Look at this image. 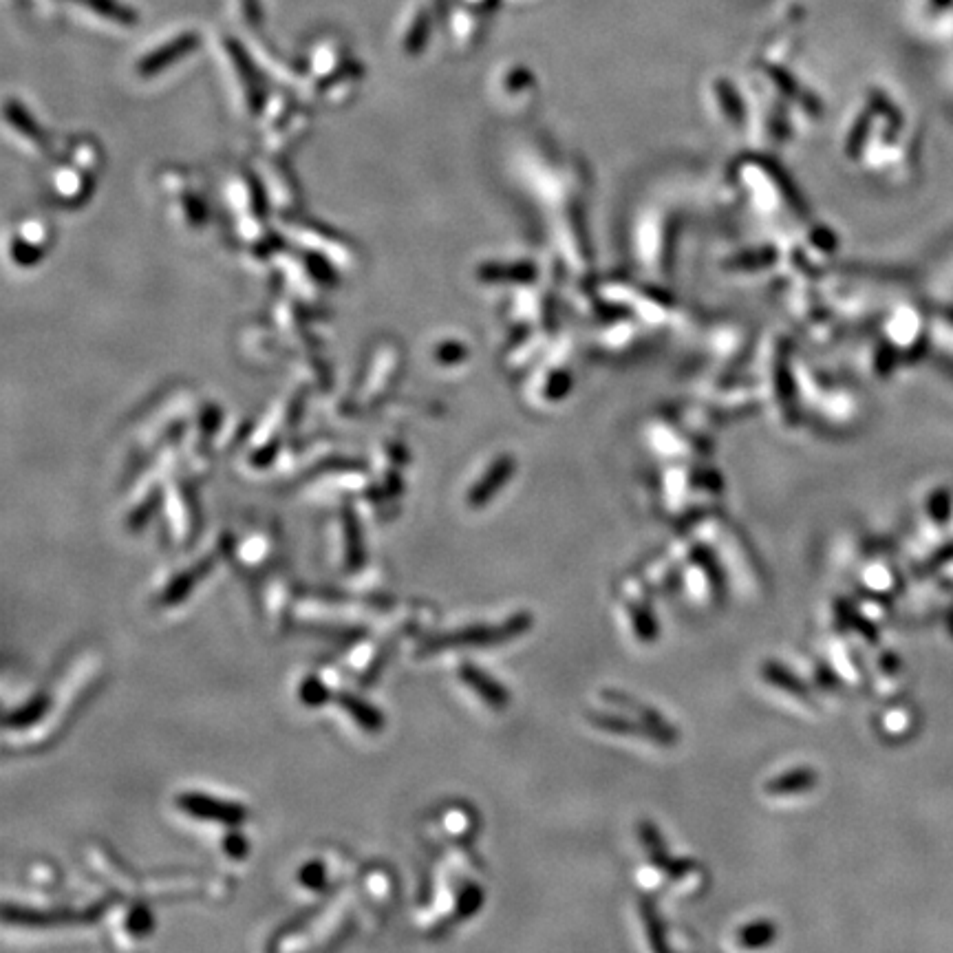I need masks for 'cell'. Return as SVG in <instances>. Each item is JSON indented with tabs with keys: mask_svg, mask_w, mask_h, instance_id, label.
I'll use <instances>...</instances> for the list:
<instances>
[{
	"mask_svg": "<svg viewBox=\"0 0 953 953\" xmlns=\"http://www.w3.org/2000/svg\"><path fill=\"white\" fill-rule=\"evenodd\" d=\"M634 625H636L642 640H656V620L651 618L649 612H640V609H636Z\"/></svg>",
	"mask_w": 953,
	"mask_h": 953,
	"instance_id": "obj_20",
	"label": "cell"
},
{
	"mask_svg": "<svg viewBox=\"0 0 953 953\" xmlns=\"http://www.w3.org/2000/svg\"><path fill=\"white\" fill-rule=\"evenodd\" d=\"M177 806L190 817L223 823V826H232V828L241 826V823L248 819V810L239 806V803L212 799V797L201 795V792H184V795L177 797Z\"/></svg>",
	"mask_w": 953,
	"mask_h": 953,
	"instance_id": "obj_2",
	"label": "cell"
},
{
	"mask_svg": "<svg viewBox=\"0 0 953 953\" xmlns=\"http://www.w3.org/2000/svg\"><path fill=\"white\" fill-rule=\"evenodd\" d=\"M243 9H245V16H248L252 23H259V0H243Z\"/></svg>",
	"mask_w": 953,
	"mask_h": 953,
	"instance_id": "obj_23",
	"label": "cell"
},
{
	"mask_svg": "<svg viewBox=\"0 0 953 953\" xmlns=\"http://www.w3.org/2000/svg\"><path fill=\"white\" fill-rule=\"evenodd\" d=\"M223 848H226V854H230L232 859H243L248 854V841H245L239 832H230L226 841H223Z\"/></svg>",
	"mask_w": 953,
	"mask_h": 953,
	"instance_id": "obj_21",
	"label": "cell"
},
{
	"mask_svg": "<svg viewBox=\"0 0 953 953\" xmlns=\"http://www.w3.org/2000/svg\"><path fill=\"white\" fill-rule=\"evenodd\" d=\"M775 936H777V927L773 923H768V920H757V923H751L744 929H740L737 940H740V945L746 949H757V947L770 945V942L775 940Z\"/></svg>",
	"mask_w": 953,
	"mask_h": 953,
	"instance_id": "obj_14",
	"label": "cell"
},
{
	"mask_svg": "<svg viewBox=\"0 0 953 953\" xmlns=\"http://www.w3.org/2000/svg\"><path fill=\"white\" fill-rule=\"evenodd\" d=\"M532 627V616L530 614H517L510 620H506L503 625L490 627V625H473L459 631H451V634L444 636H435L431 640H426L420 647V653H435L439 649H451V647H484V645H499V642H508L512 638H517Z\"/></svg>",
	"mask_w": 953,
	"mask_h": 953,
	"instance_id": "obj_1",
	"label": "cell"
},
{
	"mask_svg": "<svg viewBox=\"0 0 953 953\" xmlns=\"http://www.w3.org/2000/svg\"><path fill=\"white\" fill-rule=\"evenodd\" d=\"M126 927H128V931H131V934L144 936V934H148V931L153 929V916H151V912H148L146 907H135L133 912L128 914Z\"/></svg>",
	"mask_w": 953,
	"mask_h": 953,
	"instance_id": "obj_19",
	"label": "cell"
},
{
	"mask_svg": "<svg viewBox=\"0 0 953 953\" xmlns=\"http://www.w3.org/2000/svg\"><path fill=\"white\" fill-rule=\"evenodd\" d=\"M82 3L89 5L91 9H95V12H100L104 16L117 20V23H135V14L131 12V9L117 5V3H113V0H82Z\"/></svg>",
	"mask_w": 953,
	"mask_h": 953,
	"instance_id": "obj_16",
	"label": "cell"
},
{
	"mask_svg": "<svg viewBox=\"0 0 953 953\" xmlns=\"http://www.w3.org/2000/svg\"><path fill=\"white\" fill-rule=\"evenodd\" d=\"M155 508H157V497H151V499H148V503H146L144 508H137V510L133 512L131 519H128V528H131V530H139V528H142L144 523L153 517V510H155Z\"/></svg>",
	"mask_w": 953,
	"mask_h": 953,
	"instance_id": "obj_22",
	"label": "cell"
},
{
	"mask_svg": "<svg viewBox=\"0 0 953 953\" xmlns=\"http://www.w3.org/2000/svg\"><path fill=\"white\" fill-rule=\"evenodd\" d=\"M214 563H217V556L210 554L203 561H199L195 567H190L188 572L173 578V583H170L166 587V592L162 594V605H177V603L184 601V598L190 594L192 587L197 585L199 578H203L212 570Z\"/></svg>",
	"mask_w": 953,
	"mask_h": 953,
	"instance_id": "obj_8",
	"label": "cell"
},
{
	"mask_svg": "<svg viewBox=\"0 0 953 953\" xmlns=\"http://www.w3.org/2000/svg\"><path fill=\"white\" fill-rule=\"evenodd\" d=\"M590 717H592L594 726L603 728V731L623 733V735H642V737H649V740H656L658 744H662V737H660L656 728L649 726L647 722H642V720L631 722V720H625V717H614V715H605V713L590 715Z\"/></svg>",
	"mask_w": 953,
	"mask_h": 953,
	"instance_id": "obj_10",
	"label": "cell"
},
{
	"mask_svg": "<svg viewBox=\"0 0 953 953\" xmlns=\"http://www.w3.org/2000/svg\"><path fill=\"white\" fill-rule=\"evenodd\" d=\"M764 676H766L768 682L777 684V687H784L788 693H795V695H799V698H808L806 687H803V684L781 665L768 662V665L764 667Z\"/></svg>",
	"mask_w": 953,
	"mask_h": 953,
	"instance_id": "obj_15",
	"label": "cell"
},
{
	"mask_svg": "<svg viewBox=\"0 0 953 953\" xmlns=\"http://www.w3.org/2000/svg\"><path fill=\"white\" fill-rule=\"evenodd\" d=\"M197 42H199V38L195 34H186V36H181L177 40H170L166 47L157 49L144 62H139V73H144V76H151V73L162 71L164 67H168V64H173L175 60L184 58L192 47H197Z\"/></svg>",
	"mask_w": 953,
	"mask_h": 953,
	"instance_id": "obj_6",
	"label": "cell"
},
{
	"mask_svg": "<svg viewBox=\"0 0 953 953\" xmlns=\"http://www.w3.org/2000/svg\"><path fill=\"white\" fill-rule=\"evenodd\" d=\"M298 695H301V700L307 706H318V704H323L325 700H329V691L318 678H307L303 682L301 691H298Z\"/></svg>",
	"mask_w": 953,
	"mask_h": 953,
	"instance_id": "obj_18",
	"label": "cell"
},
{
	"mask_svg": "<svg viewBox=\"0 0 953 953\" xmlns=\"http://www.w3.org/2000/svg\"><path fill=\"white\" fill-rule=\"evenodd\" d=\"M93 914H73V912H31L25 907L5 905L3 918L7 923L16 925H31V927H47V925H62V923H76V920H91Z\"/></svg>",
	"mask_w": 953,
	"mask_h": 953,
	"instance_id": "obj_4",
	"label": "cell"
},
{
	"mask_svg": "<svg viewBox=\"0 0 953 953\" xmlns=\"http://www.w3.org/2000/svg\"><path fill=\"white\" fill-rule=\"evenodd\" d=\"M336 702L338 706L345 713H349L353 720L358 722V726L362 728V731H367V733H380L382 728H384V715L376 709V706L369 704V702H364L362 698H358V695H353V693H347V691H342L336 695Z\"/></svg>",
	"mask_w": 953,
	"mask_h": 953,
	"instance_id": "obj_5",
	"label": "cell"
},
{
	"mask_svg": "<svg viewBox=\"0 0 953 953\" xmlns=\"http://www.w3.org/2000/svg\"><path fill=\"white\" fill-rule=\"evenodd\" d=\"M459 676H462V680L468 684V687L473 689L488 706H492V709H499V711L506 709V704L510 702L508 691L503 689L497 680H492L490 676H486V673L481 671L479 667L462 665V669H459Z\"/></svg>",
	"mask_w": 953,
	"mask_h": 953,
	"instance_id": "obj_3",
	"label": "cell"
},
{
	"mask_svg": "<svg viewBox=\"0 0 953 953\" xmlns=\"http://www.w3.org/2000/svg\"><path fill=\"white\" fill-rule=\"evenodd\" d=\"M817 773L812 768H795L788 770V773L775 777L773 781L766 784V792L773 797H788V795H799V792H806L810 788L817 786Z\"/></svg>",
	"mask_w": 953,
	"mask_h": 953,
	"instance_id": "obj_9",
	"label": "cell"
},
{
	"mask_svg": "<svg viewBox=\"0 0 953 953\" xmlns=\"http://www.w3.org/2000/svg\"><path fill=\"white\" fill-rule=\"evenodd\" d=\"M506 477H508V464H501V466H497V468H492L490 473L486 475V479L481 481L479 486H475L473 490H470V497H468L470 506H473V508H481V506H484V503L499 490V486L503 484V481H506Z\"/></svg>",
	"mask_w": 953,
	"mask_h": 953,
	"instance_id": "obj_13",
	"label": "cell"
},
{
	"mask_svg": "<svg viewBox=\"0 0 953 953\" xmlns=\"http://www.w3.org/2000/svg\"><path fill=\"white\" fill-rule=\"evenodd\" d=\"M605 700L616 702V704H620V706H625V709L634 711L642 722H647L649 726L656 728V731H658L660 737H662V744H665V746H673V744L678 742V733L673 731V726H669V724L665 722V717L658 715L653 709H647L645 704L631 700L629 695H625V693H605Z\"/></svg>",
	"mask_w": 953,
	"mask_h": 953,
	"instance_id": "obj_7",
	"label": "cell"
},
{
	"mask_svg": "<svg viewBox=\"0 0 953 953\" xmlns=\"http://www.w3.org/2000/svg\"><path fill=\"white\" fill-rule=\"evenodd\" d=\"M342 521H345V545H347V570L349 572H358L364 565V543H362V530H360V521L353 515V510H345L342 515Z\"/></svg>",
	"mask_w": 953,
	"mask_h": 953,
	"instance_id": "obj_11",
	"label": "cell"
},
{
	"mask_svg": "<svg viewBox=\"0 0 953 953\" xmlns=\"http://www.w3.org/2000/svg\"><path fill=\"white\" fill-rule=\"evenodd\" d=\"M645 916H647V923L651 925V918H656V912H653V914H651V912H649V909L645 907ZM649 934H651V942H653V938H656V947H658V949H665V947H662V942L658 940V938L662 936V931H660V927H658V920H653V929L649 931Z\"/></svg>",
	"mask_w": 953,
	"mask_h": 953,
	"instance_id": "obj_24",
	"label": "cell"
},
{
	"mask_svg": "<svg viewBox=\"0 0 953 953\" xmlns=\"http://www.w3.org/2000/svg\"><path fill=\"white\" fill-rule=\"evenodd\" d=\"M47 711H49V698H47V695L40 693V695H36V698H31L25 706H20V709H16L14 713H9L5 717V726L7 728H27L31 724L40 722Z\"/></svg>",
	"mask_w": 953,
	"mask_h": 953,
	"instance_id": "obj_12",
	"label": "cell"
},
{
	"mask_svg": "<svg viewBox=\"0 0 953 953\" xmlns=\"http://www.w3.org/2000/svg\"><path fill=\"white\" fill-rule=\"evenodd\" d=\"M298 881H301L305 887H309V890H316V892L323 890L327 883L325 865L320 861H309L307 865L301 867V872H298Z\"/></svg>",
	"mask_w": 953,
	"mask_h": 953,
	"instance_id": "obj_17",
	"label": "cell"
}]
</instances>
